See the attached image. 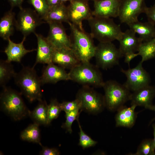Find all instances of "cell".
<instances>
[{
    "mask_svg": "<svg viewBox=\"0 0 155 155\" xmlns=\"http://www.w3.org/2000/svg\"><path fill=\"white\" fill-rule=\"evenodd\" d=\"M13 78L21 94L30 102L42 100L40 79L34 67L23 66L19 72L16 73Z\"/></svg>",
    "mask_w": 155,
    "mask_h": 155,
    "instance_id": "obj_1",
    "label": "cell"
},
{
    "mask_svg": "<svg viewBox=\"0 0 155 155\" xmlns=\"http://www.w3.org/2000/svg\"><path fill=\"white\" fill-rule=\"evenodd\" d=\"M71 37V49L81 62H89L94 57L96 49L90 34L69 22Z\"/></svg>",
    "mask_w": 155,
    "mask_h": 155,
    "instance_id": "obj_2",
    "label": "cell"
},
{
    "mask_svg": "<svg viewBox=\"0 0 155 155\" xmlns=\"http://www.w3.org/2000/svg\"><path fill=\"white\" fill-rule=\"evenodd\" d=\"M90 33L93 38L99 42H111L118 40L123 32L119 25L116 24L110 18L92 16L88 20Z\"/></svg>",
    "mask_w": 155,
    "mask_h": 155,
    "instance_id": "obj_3",
    "label": "cell"
},
{
    "mask_svg": "<svg viewBox=\"0 0 155 155\" xmlns=\"http://www.w3.org/2000/svg\"><path fill=\"white\" fill-rule=\"evenodd\" d=\"M0 94L1 109L16 121L20 120L29 115L28 110L22 98L21 93L5 86Z\"/></svg>",
    "mask_w": 155,
    "mask_h": 155,
    "instance_id": "obj_4",
    "label": "cell"
},
{
    "mask_svg": "<svg viewBox=\"0 0 155 155\" xmlns=\"http://www.w3.org/2000/svg\"><path fill=\"white\" fill-rule=\"evenodd\" d=\"M68 73L70 80L83 86L101 87L104 83L98 67L90 62H81L71 69Z\"/></svg>",
    "mask_w": 155,
    "mask_h": 155,
    "instance_id": "obj_5",
    "label": "cell"
},
{
    "mask_svg": "<svg viewBox=\"0 0 155 155\" xmlns=\"http://www.w3.org/2000/svg\"><path fill=\"white\" fill-rule=\"evenodd\" d=\"M102 87L105 107L110 111H117L130 100L131 93L124 84L109 80L104 82Z\"/></svg>",
    "mask_w": 155,
    "mask_h": 155,
    "instance_id": "obj_6",
    "label": "cell"
},
{
    "mask_svg": "<svg viewBox=\"0 0 155 155\" xmlns=\"http://www.w3.org/2000/svg\"><path fill=\"white\" fill-rule=\"evenodd\" d=\"M76 98L81 103L82 111L95 114L102 112L105 107L104 96L89 86H83L78 92Z\"/></svg>",
    "mask_w": 155,
    "mask_h": 155,
    "instance_id": "obj_7",
    "label": "cell"
},
{
    "mask_svg": "<svg viewBox=\"0 0 155 155\" xmlns=\"http://www.w3.org/2000/svg\"><path fill=\"white\" fill-rule=\"evenodd\" d=\"M123 56L112 42H99L96 46L94 57L98 67L106 69L118 65Z\"/></svg>",
    "mask_w": 155,
    "mask_h": 155,
    "instance_id": "obj_8",
    "label": "cell"
},
{
    "mask_svg": "<svg viewBox=\"0 0 155 155\" xmlns=\"http://www.w3.org/2000/svg\"><path fill=\"white\" fill-rule=\"evenodd\" d=\"M44 22L35 10L22 7L20 9L16 20L15 27L24 36L26 37L31 33H35L36 27Z\"/></svg>",
    "mask_w": 155,
    "mask_h": 155,
    "instance_id": "obj_9",
    "label": "cell"
},
{
    "mask_svg": "<svg viewBox=\"0 0 155 155\" xmlns=\"http://www.w3.org/2000/svg\"><path fill=\"white\" fill-rule=\"evenodd\" d=\"M141 61L135 67L128 69H121V72L127 78L124 85L130 91L133 92L150 85V78L142 66Z\"/></svg>",
    "mask_w": 155,
    "mask_h": 155,
    "instance_id": "obj_10",
    "label": "cell"
},
{
    "mask_svg": "<svg viewBox=\"0 0 155 155\" xmlns=\"http://www.w3.org/2000/svg\"><path fill=\"white\" fill-rule=\"evenodd\" d=\"M147 7L145 0H122L118 16L121 22L128 25L138 20L139 16L145 13Z\"/></svg>",
    "mask_w": 155,
    "mask_h": 155,
    "instance_id": "obj_11",
    "label": "cell"
},
{
    "mask_svg": "<svg viewBox=\"0 0 155 155\" xmlns=\"http://www.w3.org/2000/svg\"><path fill=\"white\" fill-rule=\"evenodd\" d=\"M88 0H71L67 7L69 21L81 29L83 20H88L93 16Z\"/></svg>",
    "mask_w": 155,
    "mask_h": 155,
    "instance_id": "obj_12",
    "label": "cell"
},
{
    "mask_svg": "<svg viewBox=\"0 0 155 155\" xmlns=\"http://www.w3.org/2000/svg\"><path fill=\"white\" fill-rule=\"evenodd\" d=\"M49 30L46 37L54 49H71V38L67 34L65 28L61 23L48 24Z\"/></svg>",
    "mask_w": 155,
    "mask_h": 155,
    "instance_id": "obj_13",
    "label": "cell"
},
{
    "mask_svg": "<svg viewBox=\"0 0 155 155\" xmlns=\"http://www.w3.org/2000/svg\"><path fill=\"white\" fill-rule=\"evenodd\" d=\"M122 0H101L94 2L93 16L105 18L118 17Z\"/></svg>",
    "mask_w": 155,
    "mask_h": 155,
    "instance_id": "obj_14",
    "label": "cell"
},
{
    "mask_svg": "<svg viewBox=\"0 0 155 155\" xmlns=\"http://www.w3.org/2000/svg\"><path fill=\"white\" fill-rule=\"evenodd\" d=\"M40 78L42 85L47 83L54 84L59 81L70 80L69 73L65 69L53 63L45 67Z\"/></svg>",
    "mask_w": 155,
    "mask_h": 155,
    "instance_id": "obj_15",
    "label": "cell"
},
{
    "mask_svg": "<svg viewBox=\"0 0 155 155\" xmlns=\"http://www.w3.org/2000/svg\"><path fill=\"white\" fill-rule=\"evenodd\" d=\"M52 63L64 69H71L81 62L76 57L71 49H54Z\"/></svg>",
    "mask_w": 155,
    "mask_h": 155,
    "instance_id": "obj_16",
    "label": "cell"
},
{
    "mask_svg": "<svg viewBox=\"0 0 155 155\" xmlns=\"http://www.w3.org/2000/svg\"><path fill=\"white\" fill-rule=\"evenodd\" d=\"M37 40V49L34 67L38 63L49 64L52 63V57L54 49L48 41L41 34L34 33Z\"/></svg>",
    "mask_w": 155,
    "mask_h": 155,
    "instance_id": "obj_17",
    "label": "cell"
},
{
    "mask_svg": "<svg viewBox=\"0 0 155 155\" xmlns=\"http://www.w3.org/2000/svg\"><path fill=\"white\" fill-rule=\"evenodd\" d=\"M155 96V87L146 86L133 92L131 94L130 100L131 105L144 107L146 108L152 104Z\"/></svg>",
    "mask_w": 155,
    "mask_h": 155,
    "instance_id": "obj_18",
    "label": "cell"
},
{
    "mask_svg": "<svg viewBox=\"0 0 155 155\" xmlns=\"http://www.w3.org/2000/svg\"><path fill=\"white\" fill-rule=\"evenodd\" d=\"M136 34L130 29H127L123 32L118 40L119 42V49L123 56L127 52L137 51L140 46L143 42L139 37L136 36Z\"/></svg>",
    "mask_w": 155,
    "mask_h": 155,
    "instance_id": "obj_19",
    "label": "cell"
},
{
    "mask_svg": "<svg viewBox=\"0 0 155 155\" xmlns=\"http://www.w3.org/2000/svg\"><path fill=\"white\" fill-rule=\"evenodd\" d=\"M26 37L24 36L22 41L20 43H16L10 38L8 40V44L4 52L7 56L6 61L9 62L14 61L20 62L22 58L28 53L37 51L36 49H26L24 45Z\"/></svg>",
    "mask_w": 155,
    "mask_h": 155,
    "instance_id": "obj_20",
    "label": "cell"
},
{
    "mask_svg": "<svg viewBox=\"0 0 155 155\" xmlns=\"http://www.w3.org/2000/svg\"><path fill=\"white\" fill-rule=\"evenodd\" d=\"M136 106L135 105H131L129 107L123 106L118 109L115 117L116 126L132 127L137 117L135 111Z\"/></svg>",
    "mask_w": 155,
    "mask_h": 155,
    "instance_id": "obj_21",
    "label": "cell"
},
{
    "mask_svg": "<svg viewBox=\"0 0 155 155\" xmlns=\"http://www.w3.org/2000/svg\"><path fill=\"white\" fill-rule=\"evenodd\" d=\"M42 19L48 24L52 22L68 23L70 21L67 7L64 3L49 7Z\"/></svg>",
    "mask_w": 155,
    "mask_h": 155,
    "instance_id": "obj_22",
    "label": "cell"
},
{
    "mask_svg": "<svg viewBox=\"0 0 155 155\" xmlns=\"http://www.w3.org/2000/svg\"><path fill=\"white\" fill-rule=\"evenodd\" d=\"M128 25L130 29L139 35L142 42L155 38V25L148 21L142 22L138 20Z\"/></svg>",
    "mask_w": 155,
    "mask_h": 155,
    "instance_id": "obj_23",
    "label": "cell"
},
{
    "mask_svg": "<svg viewBox=\"0 0 155 155\" xmlns=\"http://www.w3.org/2000/svg\"><path fill=\"white\" fill-rule=\"evenodd\" d=\"M15 13L12 9L7 12L0 19V36L8 40L13 33L15 26Z\"/></svg>",
    "mask_w": 155,
    "mask_h": 155,
    "instance_id": "obj_24",
    "label": "cell"
},
{
    "mask_svg": "<svg viewBox=\"0 0 155 155\" xmlns=\"http://www.w3.org/2000/svg\"><path fill=\"white\" fill-rule=\"evenodd\" d=\"M37 106L30 112L29 115L36 123L39 125H48V105L45 100L39 101Z\"/></svg>",
    "mask_w": 155,
    "mask_h": 155,
    "instance_id": "obj_25",
    "label": "cell"
},
{
    "mask_svg": "<svg viewBox=\"0 0 155 155\" xmlns=\"http://www.w3.org/2000/svg\"><path fill=\"white\" fill-rule=\"evenodd\" d=\"M137 51L139 55L142 57L141 61L142 63L155 58V38L143 42Z\"/></svg>",
    "mask_w": 155,
    "mask_h": 155,
    "instance_id": "obj_26",
    "label": "cell"
},
{
    "mask_svg": "<svg viewBox=\"0 0 155 155\" xmlns=\"http://www.w3.org/2000/svg\"><path fill=\"white\" fill-rule=\"evenodd\" d=\"M39 125L35 123L30 125L21 133V138L24 140L38 144L42 146L40 142Z\"/></svg>",
    "mask_w": 155,
    "mask_h": 155,
    "instance_id": "obj_27",
    "label": "cell"
},
{
    "mask_svg": "<svg viewBox=\"0 0 155 155\" xmlns=\"http://www.w3.org/2000/svg\"><path fill=\"white\" fill-rule=\"evenodd\" d=\"M15 72L11 62L1 60L0 61V85L3 88L12 78H13Z\"/></svg>",
    "mask_w": 155,
    "mask_h": 155,
    "instance_id": "obj_28",
    "label": "cell"
},
{
    "mask_svg": "<svg viewBox=\"0 0 155 155\" xmlns=\"http://www.w3.org/2000/svg\"><path fill=\"white\" fill-rule=\"evenodd\" d=\"M155 150L153 144V139H147L144 140L138 147L134 155H155Z\"/></svg>",
    "mask_w": 155,
    "mask_h": 155,
    "instance_id": "obj_29",
    "label": "cell"
},
{
    "mask_svg": "<svg viewBox=\"0 0 155 155\" xmlns=\"http://www.w3.org/2000/svg\"><path fill=\"white\" fill-rule=\"evenodd\" d=\"M62 111L60 103L56 99L52 100L48 105V125H49L53 120L58 117Z\"/></svg>",
    "mask_w": 155,
    "mask_h": 155,
    "instance_id": "obj_30",
    "label": "cell"
},
{
    "mask_svg": "<svg viewBox=\"0 0 155 155\" xmlns=\"http://www.w3.org/2000/svg\"><path fill=\"white\" fill-rule=\"evenodd\" d=\"M76 120L78 123L80 131L79 133L80 138L79 145L81 146L83 149L95 146L98 142L92 139L84 132L80 124L79 118Z\"/></svg>",
    "mask_w": 155,
    "mask_h": 155,
    "instance_id": "obj_31",
    "label": "cell"
},
{
    "mask_svg": "<svg viewBox=\"0 0 155 155\" xmlns=\"http://www.w3.org/2000/svg\"><path fill=\"white\" fill-rule=\"evenodd\" d=\"M82 112L80 109L65 113L66 121L61 126V127L71 133L72 131V125L74 121L79 118Z\"/></svg>",
    "mask_w": 155,
    "mask_h": 155,
    "instance_id": "obj_32",
    "label": "cell"
},
{
    "mask_svg": "<svg viewBox=\"0 0 155 155\" xmlns=\"http://www.w3.org/2000/svg\"><path fill=\"white\" fill-rule=\"evenodd\" d=\"M28 1L42 19L49 7L46 0H28Z\"/></svg>",
    "mask_w": 155,
    "mask_h": 155,
    "instance_id": "obj_33",
    "label": "cell"
},
{
    "mask_svg": "<svg viewBox=\"0 0 155 155\" xmlns=\"http://www.w3.org/2000/svg\"><path fill=\"white\" fill-rule=\"evenodd\" d=\"M62 111L65 113L80 109L81 110V104L79 100L76 98L71 101H63L60 103Z\"/></svg>",
    "mask_w": 155,
    "mask_h": 155,
    "instance_id": "obj_34",
    "label": "cell"
},
{
    "mask_svg": "<svg viewBox=\"0 0 155 155\" xmlns=\"http://www.w3.org/2000/svg\"><path fill=\"white\" fill-rule=\"evenodd\" d=\"M145 13L148 21L155 25V2L151 7H147Z\"/></svg>",
    "mask_w": 155,
    "mask_h": 155,
    "instance_id": "obj_35",
    "label": "cell"
},
{
    "mask_svg": "<svg viewBox=\"0 0 155 155\" xmlns=\"http://www.w3.org/2000/svg\"><path fill=\"white\" fill-rule=\"evenodd\" d=\"M59 154L58 150L56 148H49L43 146L40 153V154L41 155H58Z\"/></svg>",
    "mask_w": 155,
    "mask_h": 155,
    "instance_id": "obj_36",
    "label": "cell"
},
{
    "mask_svg": "<svg viewBox=\"0 0 155 155\" xmlns=\"http://www.w3.org/2000/svg\"><path fill=\"white\" fill-rule=\"evenodd\" d=\"M139 55L138 53H135L133 52H129L125 53L124 55V62L127 63L129 67L130 61L134 58Z\"/></svg>",
    "mask_w": 155,
    "mask_h": 155,
    "instance_id": "obj_37",
    "label": "cell"
},
{
    "mask_svg": "<svg viewBox=\"0 0 155 155\" xmlns=\"http://www.w3.org/2000/svg\"><path fill=\"white\" fill-rule=\"evenodd\" d=\"M9 3L11 7H18L20 9L22 7V5L24 0H7Z\"/></svg>",
    "mask_w": 155,
    "mask_h": 155,
    "instance_id": "obj_38",
    "label": "cell"
},
{
    "mask_svg": "<svg viewBox=\"0 0 155 155\" xmlns=\"http://www.w3.org/2000/svg\"><path fill=\"white\" fill-rule=\"evenodd\" d=\"M49 7L55 6L63 3L60 0H46Z\"/></svg>",
    "mask_w": 155,
    "mask_h": 155,
    "instance_id": "obj_39",
    "label": "cell"
},
{
    "mask_svg": "<svg viewBox=\"0 0 155 155\" xmlns=\"http://www.w3.org/2000/svg\"><path fill=\"white\" fill-rule=\"evenodd\" d=\"M146 108L152 110V111H154L155 112V105H154L153 104L151 105L148 106ZM155 120V116L150 121V122L149 124V125H150Z\"/></svg>",
    "mask_w": 155,
    "mask_h": 155,
    "instance_id": "obj_40",
    "label": "cell"
},
{
    "mask_svg": "<svg viewBox=\"0 0 155 155\" xmlns=\"http://www.w3.org/2000/svg\"><path fill=\"white\" fill-rule=\"evenodd\" d=\"M152 127L153 130L154 139H153V146L154 149L155 150V124L152 125Z\"/></svg>",
    "mask_w": 155,
    "mask_h": 155,
    "instance_id": "obj_41",
    "label": "cell"
},
{
    "mask_svg": "<svg viewBox=\"0 0 155 155\" xmlns=\"http://www.w3.org/2000/svg\"><path fill=\"white\" fill-rule=\"evenodd\" d=\"M71 0H60L61 2L63 3H64L67 1H70Z\"/></svg>",
    "mask_w": 155,
    "mask_h": 155,
    "instance_id": "obj_42",
    "label": "cell"
},
{
    "mask_svg": "<svg viewBox=\"0 0 155 155\" xmlns=\"http://www.w3.org/2000/svg\"><path fill=\"white\" fill-rule=\"evenodd\" d=\"M88 0V1H89V0H91V1H94H94H98L101 0Z\"/></svg>",
    "mask_w": 155,
    "mask_h": 155,
    "instance_id": "obj_43",
    "label": "cell"
}]
</instances>
